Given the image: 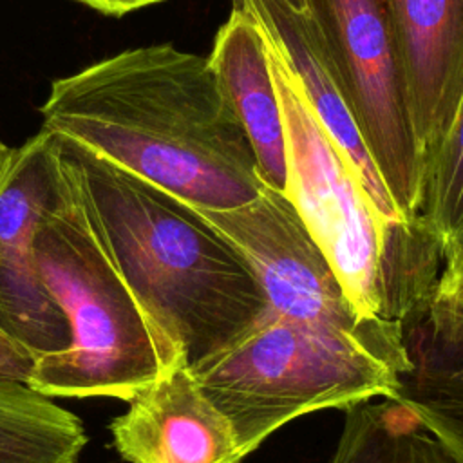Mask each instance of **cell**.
<instances>
[{"label": "cell", "instance_id": "16", "mask_svg": "<svg viewBox=\"0 0 463 463\" xmlns=\"http://www.w3.org/2000/svg\"><path fill=\"white\" fill-rule=\"evenodd\" d=\"M420 219L438 241L443 257L463 242V98L427 172Z\"/></svg>", "mask_w": 463, "mask_h": 463}, {"label": "cell", "instance_id": "4", "mask_svg": "<svg viewBox=\"0 0 463 463\" xmlns=\"http://www.w3.org/2000/svg\"><path fill=\"white\" fill-rule=\"evenodd\" d=\"M34 250L42 279L67 320L71 344L34 360L27 387L51 400L130 402L183 360L103 251L60 156L56 190Z\"/></svg>", "mask_w": 463, "mask_h": 463}, {"label": "cell", "instance_id": "17", "mask_svg": "<svg viewBox=\"0 0 463 463\" xmlns=\"http://www.w3.org/2000/svg\"><path fill=\"white\" fill-rule=\"evenodd\" d=\"M430 307L463 320V242L445 257Z\"/></svg>", "mask_w": 463, "mask_h": 463}, {"label": "cell", "instance_id": "12", "mask_svg": "<svg viewBox=\"0 0 463 463\" xmlns=\"http://www.w3.org/2000/svg\"><path fill=\"white\" fill-rule=\"evenodd\" d=\"M253 148L259 177L273 192L288 190V148L268 42L257 20L233 5L206 56Z\"/></svg>", "mask_w": 463, "mask_h": 463}, {"label": "cell", "instance_id": "2", "mask_svg": "<svg viewBox=\"0 0 463 463\" xmlns=\"http://www.w3.org/2000/svg\"><path fill=\"white\" fill-rule=\"evenodd\" d=\"M54 139L92 233L188 367L224 349L268 309L250 262L194 208Z\"/></svg>", "mask_w": 463, "mask_h": 463}, {"label": "cell", "instance_id": "3", "mask_svg": "<svg viewBox=\"0 0 463 463\" xmlns=\"http://www.w3.org/2000/svg\"><path fill=\"white\" fill-rule=\"evenodd\" d=\"M268 56L286 128V197L327 259L354 313L407 336L430 309L443 251L421 219L412 224L382 221L269 42Z\"/></svg>", "mask_w": 463, "mask_h": 463}, {"label": "cell", "instance_id": "15", "mask_svg": "<svg viewBox=\"0 0 463 463\" xmlns=\"http://www.w3.org/2000/svg\"><path fill=\"white\" fill-rule=\"evenodd\" d=\"M329 463H456L396 400L378 398L345 411Z\"/></svg>", "mask_w": 463, "mask_h": 463}, {"label": "cell", "instance_id": "14", "mask_svg": "<svg viewBox=\"0 0 463 463\" xmlns=\"http://www.w3.org/2000/svg\"><path fill=\"white\" fill-rule=\"evenodd\" d=\"M83 421L25 383L0 382V463H78Z\"/></svg>", "mask_w": 463, "mask_h": 463}, {"label": "cell", "instance_id": "10", "mask_svg": "<svg viewBox=\"0 0 463 463\" xmlns=\"http://www.w3.org/2000/svg\"><path fill=\"white\" fill-rule=\"evenodd\" d=\"M110 436L128 463H244L230 420L181 360L128 402Z\"/></svg>", "mask_w": 463, "mask_h": 463}, {"label": "cell", "instance_id": "9", "mask_svg": "<svg viewBox=\"0 0 463 463\" xmlns=\"http://www.w3.org/2000/svg\"><path fill=\"white\" fill-rule=\"evenodd\" d=\"M423 184L463 98V0H383Z\"/></svg>", "mask_w": 463, "mask_h": 463}, {"label": "cell", "instance_id": "19", "mask_svg": "<svg viewBox=\"0 0 463 463\" xmlns=\"http://www.w3.org/2000/svg\"><path fill=\"white\" fill-rule=\"evenodd\" d=\"M295 13H307V2L306 0H280Z\"/></svg>", "mask_w": 463, "mask_h": 463}, {"label": "cell", "instance_id": "7", "mask_svg": "<svg viewBox=\"0 0 463 463\" xmlns=\"http://www.w3.org/2000/svg\"><path fill=\"white\" fill-rule=\"evenodd\" d=\"M364 143L407 224L420 219L423 163L383 0H306Z\"/></svg>", "mask_w": 463, "mask_h": 463}, {"label": "cell", "instance_id": "13", "mask_svg": "<svg viewBox=\"0 0 463 463\" xmlns=\"http://www.w3.org/2000/svg\"><path fill=\"white\" fill-rule=\"evenodd\" d=\"M405 344L411 367L394 400L463 463V320L430 307Z\"/></svg>", "mask_w": 463, "mask_h": 463}, {"label": "cell", "instance_id": "1", "mask_svg": "<svg viewBox=\"0 0 463 463\" xmlns=\"http://www.w3.org/2000/svg\"><path fill=\"white\" fill-rule=\"evenodd\" d=\"M42 130L112 163L195 212H226L264 184L208 58L172 43L119 51L56 78Z\"/></svg>", "mask_w": 463, "mask_h": 463}, {"label": "cell", "instance_id": "6", "mask_svg": "<svg viewBox=\"0 0 463 463\" xmlns=\"http://www.w3.org/2000/svg\"><path fill=\"white\" fill-rule=\"evenodd\" d=\"M250 262L275 315L354 342L402 376L411 360L405 336L362 320L327 259L289 199L264 188L253 203L226 212H197Z\"/></svg>", "mask_w": 463, "mask_h": 463}, {"label": "cell", "instance_id": "11", "mask_svg": "<svg viewBox=\"0 0 463 463\" xmlns=\"http://www.w3.org/2000/svg\"><path fill=\"white\" fill-rule=\"evenodd\" d=\"M260 25L297 78L313 114L344 156L378 215L387 224H407L364 143L342 81L326 51L320 31L307 13H295L280 0H233Z\"/></svg>", "mask_w": 463, "mask_h": 463}, {"label": "cell", "instance_id": "8", "mask_svg": "<svg viewBox=\"0 0 463 463\" xmlns=\"http://www.w3.org/2000/svg\"><path fill=\"white\" fill-rule=\"evenodd\" d=\"M58 183L54 136L0 141V331L34 360L69 347L67 320L49 293L34 237Z\"/></svg>", "mask_w": 463, "mask_h": 463}, {"label": "cell", "instance_id": "18", "mask_svg": "<svg viewBox=\"0 0 463 463\" xmlns=\"http://www.w3.org/2000/svg\"><path fill=\"white\" fill-rule=\"evenodd\" d=\"M34 367V358L0 331V382L25 383Z\"/></svg>", "mask_w": 463, "mask_h": 463}, {"label": "cell", "instance_id": "5", "mask_svg": "<svg viewBox=\"0 0 463 463\" xmlns=\"http://www.w3.org/2000/svg\"><path fill=\"white\" fill-rule=\"evenodd\" d=\"M230 420L244 456L277 429L322 409L394 400L400 376L354 342L266 309L250 329L190 367Z\"/></svg>", "mask_w": 463, "mask_h": 463}]
</instances>
